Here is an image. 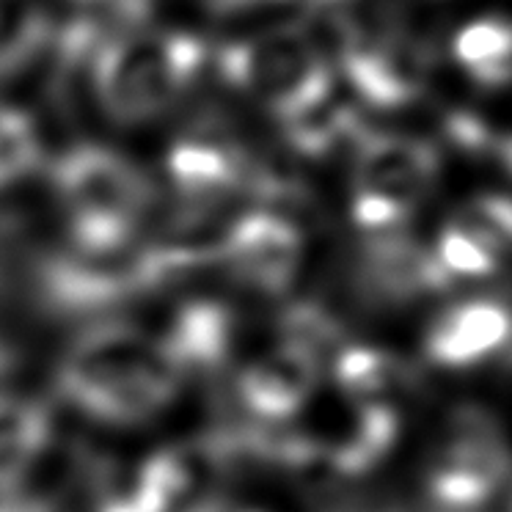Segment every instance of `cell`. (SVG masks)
Segmentation results:
<instances>
[{"label":"cell","mask_w":512,"mask_h":512,"mask_svg":"<svg viewBox=\"0 0 512 512\" xmlns=\"http://www.w3.org/2000/svg\"><path fill=\"white\" fill-rule=\"evenodd\" d=\"M185 369L157 328L105 317L69 339L56 364V394L83 422L138 430L177 405Z\"/></svg>","instance_id":"6da1fadb"},{"label":"cell","mask_w":512,"mask_h":512,"mask_svg":"<svg viewBox=\"0 0 512 512\" xmlns=\"http://www.w3.org/2000/svg\"><path fill=\"white\" fill-rule=\"evenodd\" d=\"M47 182L61 218V245L119 254L155 237L160 185L127 152L78 141L47 163Z\"/></svg>","instance_id":"7a4b0ae2"},{"label":"cell","mask_w":512,"mask_h":512,"mask_svg":"<svg viewBox=\"0 0 512 512\" xmlns=\"http://www.w3.org/2000/svg\"><path fill=\"white\" fill-rule=\"evenodd\" d=\"M207 64L199 36L152 14L119 25L94 58L89 97L97 111L122 124L141 127L163 119L196 89Z\"/></svg>","instance_id":"3957f363"},{"label":"cell","mask_w":512,"mask_h":512,"mask_svg":"<svg viewBox=\"0 0 512 512\" xmlns=\"http://www.w3.org/2000/svg\"><path fill=\"white\" fill-rule=\"evenodd\" d=\"M510 482L512 444L504 424L479 405L455 408L424 455V510L493 512L507 501Z\"/></svg>","instance_id":"277c9868"},{"label":"cell","mask_w":512,"mask_h":512,"mask_svg":"<svg viewBox=\"0 0 512 512\" xmlns=\"http://www.w3.org/2000/svg\"><path fill=\"white\" fill-rule=\"evenodd\" d=\"M223 80L281 122H306L331 97L334 72L312 36L273 28L221 50Z\"/></svg>","instance_id":"5b68a950"},{"label":"cell","mask_w":512,"mask_h":512,"mask_svg":"<svg viewBox=\"0 0 512 512\" xmlns=\"http://www.w3.org/2000/svg\"><path fill=\"white\" fill-rule=\"evenodd\" d=\"M438 174V152L422 138L402 133L369 135L358 146L350 179L353 221L364 232H397L433 193Z\"/></svg>","instance_id":"8992f818"},{"label":"cell","mask_w":512,"mask_h":512,"mask_svg":"<svg viewBox=\"0 0 512 512\" xmlns=\"http://www.w3.org/2000/svg\"><path fill=\"white\" fill-rule=\"evenodd\" d=\"M212 259L248 290L276 295L287 290L301 270L303 234L276 212H245L215 237Z\"/></svg>","instance_id":"52a82bcc"},{"label":"cell","mask_w":512,"mask_h":512,"mask_svg":"<svg viewBox=\"0 0 512 512\" xmlns=\"http://www.w3.org/2000/svg\"><path fill=\"white\" fill-rule=\"evenodd\" d=\"M422 353L444 372H474L510 358L512 306L490 295L449 303L424 328Z\"/></svg>","instance_id":"ba28073f"},{"label":"cell","mask_w":512,"mask_h":512,"mask_svg":"<svg viewBox=\"0 0 512 512\" xmlns=\"http://www.w3.org/2000/svg\"><path fill=\"white\" fill-rule=\"evenodd\" d=\"M444 281L485 279L512 256V199L477 196L444 223L433 248Z\"/></svg>","instance_id":"9c48e42d"},{"label":"cell","mask_w":512,"mask_h":512,"mask_svg":"<svg viewBox=\"0 0 512 512\" xmlns=\"http://www.w3.org/2000/svg\"><path fill=\"white\" fill-rule=\"evenodd\" d=\"M58 444V416L45 397L17 386L0 391V496L45 477Z\"/></svg>","instance_id":"30bf717a"},{"label":"cell","mask_w":512,"mask_h":512,"mask_svg":"<svg viewBox=\"0 0 512 512\" xmlns=\"http://www.w3.org/2000/svg\"><path fill=\"white\" fill-rule=\"evenodd\" d=\"M157 331L166 339L188 378L218 367L229 353L234 336L229 309L210 298H190L179 303L168 314L166 325Z\"/></svg>","instance_id":"8fae6325"},{"label":"cell","mask_w":512,"mask_h":512,"mask_svg":"<svg viewBox=\"0 0 512 512\" xmlns=\"http://www.w3.org/2000/svg\"><path fill=\"white\" fill-rule=\"evenodd\" d=\"M56 28L45 0H0V80L17 78L42 61Z\"/></svg>","instance_id":"7c38bea8"},{"label":"cell","mask_w":512,"mask_h":512,"mask_svg":"<svg viewBox=\"0 0 512 512\" xmlns=\"http://www.w3.org/2000/svg\"><path fill=\"white\" fill-rule=\"evenodd\" d=\"M455 58L482 86H512V23L496 17L468 23L455 39Z\"/></svg>","instance_id":"4fadbf2b"},{"label":"cell","mask_w":512,"mask_h":512,"mask_svg":"<svg viewBox=\"0 0 512 512\" xmlns=\"http://www.w3.org/2000/svg\"><path fill=\"white\" fill-rule=\"evenodd\" d=\"M47 144L31 113L0 100V193L25 185L47 171Z\"/></svg>","instance_id":"5bb4252c"},{"label":"cell","mask_w":512,"mask_h":512,"mask_svg":"<svg viewBox=\"0 0 512 512\" xmlns=\"http://www.w3.org/2000/svg\"><path fill=\"white\" fill-rule=\"evenodd\" d=\"M0 512H78L72 490L64 482H47L39 477L31 485H25L12 493L0 496Z\"/></svg>","instance_id":"9a60e30c"},{"label":"cell","mask_w":512,"mask_h":512,"mask_svg":"<svg viewBox=\"0 0 512 512\" xmlns=\"http://www.w3.org/2000/svg\"><path fill=\"white\" fill-rule=\"evenodd\" d=\"M201 3L218 14H237V12H251V9H262V6L279 3V0H201Z\"/></svg>","instance_id":"2e32d148"},{"label":"cell","mask_w":512,"mask_h":512,"mask_svg":"<svg viewBox=\"0 0 512 512\" xmlns=\"http://www.w3.org/2000/svg\"><path fill=\"white\" fill-rule=\"evenodd\" d=\"M14 375H17V350L0 334V391L14 386Z\"/></svg>","instance_id":"e0dca14e"},{"label":"cell","mask_w":512,"mask_h":512,"mask_svg":"<svg viewBox=\"0 0 512 512\" xmlns=\"http://www.w3.org/2000/svg\"><path fill=\"white\" fill-rule=\"evenodd\" d=\"M188 512H262L254 507H245L240 501L232 499H218V496H201Z\"/></svg>","instance_id":"ac0fdd59"},{"label":"cell","mask_w":512,"mask_h":512,"mask_svg":"<svg viewBox=\"0 0 512 512\" xmlns=\"http://www.w3.org/2000/svg\"><path fill=\"white\" fill-rule=\"evenodd\" d=\"M501 157H504V163H507L512 171V135L504 141V146H501Z\"/></svg>","instance_id":"d6986e66"},{"label":"cell","mask_w":512,"mask_h":512,"mask_svg":"<svg viewBox=\"0 0 512 512\" xmlns=\"http://www.w3.org/2000/svg\"><path fill=\"white\" fill-rule=\"evenodd\" d=\"M504 504H507V510L512 512V482H510V490H507V501H504Z\"/></svg>","instance_id":"ffe728a7"},{"label":"cell","mask_w":512,"mask_h":512,"mask_svg":"<svg viewBox=\"0 0 512 512\" xmlns=\"http://www.w3.org/2000/svg\"><path fill=\"white\" fill-rule=\"evenodd\" d=\"M72 6H80V3H91V0H69Z\"/></svg>","instance_id":"44dd1931"}]
</instances>
